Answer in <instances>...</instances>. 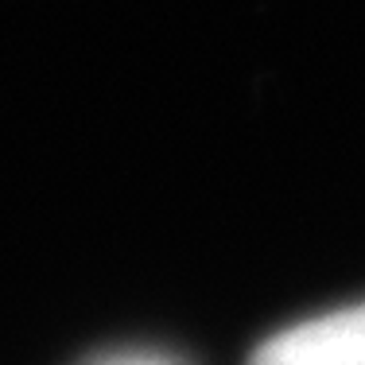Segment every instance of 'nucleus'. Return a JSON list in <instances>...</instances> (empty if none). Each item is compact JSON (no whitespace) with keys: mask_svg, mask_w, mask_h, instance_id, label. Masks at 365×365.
<instances>
[{"mask_svg":"<svg viewBox=\"0 0 365 365\" xmlns=\"http://www.w3.org/2000/svg\"><path fill=\"white\" fill-rule=\"evenodd\" d=\"M249 365H365V303L280 330Z\"/></svg>","mask_w":365,"mask_h":365,"instance_id":"1","label":"nucleus"}]
</instances>
